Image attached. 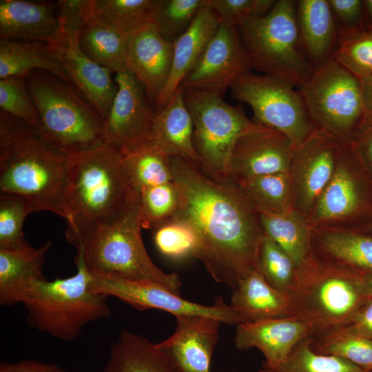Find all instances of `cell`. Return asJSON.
Here are the masks:
<instances>
[{
	"instance_id": "cell-1",
	"label": "cell",
	"mask_w": 372,
	"mask_h": 372,
	"mask_svg": "<svg viewBox=\"0 0 372 372\" xmlns=\"http://www.w3.org/2000/svg\"><path fill=\"white\" fill-rule=\"evenodd\" d=\"M170 163L179 193L172 218L194 229L199 241L196 258L216 282L234 289L256 269L265 234L259 214L231 179H214L197 165L179 157H170Z\"/></svg>"
},
{
	"instance_id": "cell-2",
	"label": "cell",
	"mask_w": 372,
	"mask_h": 372,
	"mask_svg": "<svg viewBox=\"0 0 372 372\" xmlns=\"http://www.w3.org/2000/svg\"><path fill=\"white\" fill-rule=\"evenodd\" d=\"M73 153L42 132L0 110V192L24 197L36 211L68 220L65 192Z\"/></svg>"
},
{
	"instance_id": "cell-3",
	"label": "cell",
	"mask_w": 372,
	"mask_h": 372,
	"mask_svg": "<svg viewBox=\"0 0 372 372\" xmlns=\"http://www.w3.org/2000/svg\"><path fill=\"white\" fill-rule=\"evenodd\" d=\"M135 192L118 149L104 143L73 153L65 198L67 240L76 246L96 227L114 222Z\"/></svg>"
},
{
	"instance_id": "cell-4",
	"label": "cell",
	"mask_w": 372,
	"mask_h": 372,
	"mask_svg": "<svg viewBox=\"0 0 372 372\" xmlns=\"http://www.w3.org/2000/svg\"><path fill=\"white\" fill-rule=\"evenodd\" d=\"M289 294L291 317L309 324L313 335L318 336L346 326L369 300L362 274L313 250L297 269L296 282Z\"/></svg>"
},
{
	"instance_id": "cell-5",
	"label": "cell",
	"mask_w": 372,
	"mask_h": 372,
	"mask_svg": "<svg viewBox=\"0 0 372 372\" xmlns=\"http://www.w3.org/2000/svg\"><path fill=\"white\" fill-rule=\"evenodd\" d=\"M141 228L139 196L135 192L116 220L96 227L76 244L77 255L92 273L156 282L181 296L179 276L164 272L153 262L144 246Z\"/></svg>"
},
{
	"instance_id": "cell-6",
	"label": "cell",
	"mask_w": 372,
	"mask_h": 372,
	"mask_svg": "<svg viewBox=\"0 0 372 372\" xmlns=\"http://www.w3.org/2000/svg\"><path fill=\"white\" fill-rule=\"evenodd\" d=\"M77 271L65 278L37 283L22 301L29 326L51 337L72 341L90 322L108 318L107 296L94 292L92 273L76 254Z\"/></svg>"
},
{
	"instance_id": "cell-7",
	"label": "cell",
	"mask_w": 372,
	"mask_h": 372,
	"mask_svg": "<svg viewBox=\"0 0 372 372\" xmlns=\"http://www.w3.org/2000/svg\"><path fill=\"white\" fill-rule=\"evenodd\" d=\"M25 77L39 115L40 131L51 143L72 153L104 144V121L76 87L45 70Z\"/></svg>"
},
{
	"instance_id": "cell-8",
	"label": "cell",
	"mask_w": 372,
	"mask_h": 372,
	"mask_svg": "<svg viewBox=\"0 0 372 372\" xmlns=\"http://www.w3.org/2000/svg\"><path fill=\"white\" fill-rule=\"evenodd\" d=\"M238 28L251 68L294 87L311 72L313 66L300 41L296 1H277L267 14Z\"/></svg>"
},
{
	"instance_id": "cell-9",
	"label": "cell",
	"mask_w": 372,
	"mask_h": 372,
	"mask_svg": "<svg viewBox=\"0 0 372 372\" xmlns=\"http://www.w3.org/2000/svg\"><path fill=\"white\" fill-rule=\"evenodd\" d=\"M183 90L193 121V143L198 167L214 179H230L228 165L232 147L255 122L247 118L240 105L228 104L217 93Z\"/></svg>"
},
{
	"instance_id": "cell-10",
	"label": "cell",
	"mask_w": 372,
	"mask_h": 372,
	"mask_svg": "<svg viewBox=\"0 0 372 372\" xmlns=\"http://www.w3.org/2000/svg\"><path fill=\"white\" fill-rule=\"evenodd\" d=\"M315 123L340 141L351 140L362 125L359 79L332 56L313 67L299 86Z\"/></svg>"
},
{
	"instance_id": "cell-11",
	"label": "cell",
	"mask_w": 372,
	"mask_h": 372,
	"mask_svg": "<svg viewBox=\"0 0 372 372\" xmlns=\"http://www.w3.org/2000/svg\"><path fill=\"white\" fill-rule=\"evenodd\" d=\"M372 218V177L351 139L340 141L332 176L307 216L311 229L355 227Z\"/></svg>"
},
{
	"instance_id": "cell-12",
	"label": "cell",
	"mask_w": 372,
	"mask_h": 372,
	"mask_svg": "<svg viewBox=\"0 0 372 372\" xmlns=\"http://www.w3.org/2000/svg\"><path fill=\"white\" fill-rule=\"evenodd\" d=\"M230 89L234 99L251 107L255 122L284 134L295 149L318 128L300 92L280 79L249 71Z\"/></svg>"
},
{
	"instance_id": "cell-13",
	"label": "cell",
	"mask_w": 372,
	"mask_h": 372,
	"mask_svg": "<svg viewBox=\"0 0 372 372\" xmlns=\"http://www.w3.org/2000/svg\"><path fill=\"white\" fill-rule=\"evenodd\" d=\"M92 290L107 297H116L134 309H157L175 316L200 315L219 319L229 325L245 322L242 316L221 297L205 306L183 299L162 285L148 281H132L103 274L92 273Z\"/></svg>"
},
{
	"instance_id": "cell-14",
	"label": "cell",
	"mask_w": 372,
	"mask_h": 372,
	"mask_svg": "<svg viewBox=\"0 0 372 372\" xmlns=\"http://www.w3.org/2000/svg\"><path fill=\"white\" fill-rule=\"evenodd\" d=\"M340 141L316 129L293 152L288 174L293 209L307 217L330 180Z\"/></svg>"
},
{
	"instance_id": "cell-15",
	"label": "cell",
	"mask_w": 372,
	"mask_h": 372,
	"mask_svg": "<svg viewBox=\"0 0 372 372\" xmlns=\"http://www.w3.org/2000/svg\"><path fill=\"white\" fill-rule=\"evenodd\" d=\"M118 90L104 121L103 142L120 152L149 140L156 113L146 91L127 70L116 73Z\"/></svg>"
},
{
	"instance_id": "cell-16",
	"label": "cell",
	"mask_w": 372,
	"mask_h": 372,
	"mask_svg": "<svg viewBox=\"0 0 372 372\" xmlns=\"http://www.w3.org/2000/svg\"><path fill=\"white\" fill-rule=\"evenodd\" d=\"M219 25L198 61L183 81V90L217 93L221 96L251 65L237 31Z\"/></svg>"
},
{
	"instance_id": "cell-17",
	"label": "cell",
	"mask_w": 372,
	"mask_h": 372,
	"mask_svg": "<svg viewBox=\"0 0 372 372\" xmlns=\"http://www.w3.org/2000/svg\"><path fill=\"white\" fill-rule=\"evenodd\" d=\"M294 149L284 134L255 122L239 136L232 147L229 178L238 182L267 174L287 173Z\"/></svg>"
},
{
	"instance_id": "cell-18",
	"label": "cell",
	"mask_w": 372,
	"mask_h": 372,
	"mask_svg": "<svg viewBox=\"0 0 372 372\" xmlns=\"http://www.w3.org/2000/svg\"><path fill=\"white\" fill-rule=\"evenodd\" d=\"M176 327L167 339L157 343L180 372H210V362L218 343L216 318L200 315L175 316Z\"/></svg>"
},
{
	"instance_id": "cell-19",
	"label": "cell",
	"mask_w": 372,
	"mask_h": 372,
	"mask_svg": "<svg viewBox=\"0 0 372 372\" xmlns=\"http://www.w3.org/2000/svg\"><path fill=\"white\" fill-rule=\"evenodd\" d=\"M173 55V43L163 38L153 23L129 34L127 70L142 84L152 103L169 79Z\"/></svg>"
},
{
	"instance_id": "cell-20",
	"label": "cell",
	"mask_w": 372,
	"mask_h": 372,
	"mask_svg": "<svg viewBox=\"0 0 372 372\" xmlns=\"http://www.w3.org/2000/svg\"><path fill=\"white\" fill-rule=\"evenodd\" d=\"M0 37L65 46L56 3L24 0L0 1Z\"/></svg>"
},
{
	"instance_id": "cell-21",
	"label": "cell",
	"mask_w": 372,
	"mask_h": 372,
	"mask_svg": "<svg viewBox=\"0 0 372 372\" xmlns=\"http://www.w3.org/2000/svg\"><path fill=\"white\" fill-rule=\"evenodd\" d=\"M313 335L311 327L295 318L287 317L236 325V348L259 349L265 362L276 364L285 360L294 347Z\"/></svg>"
},
{
	"instance_id": "cell-22",
	"label": "cell",
	"mask_w": 372,
	"mask_h": 372,
	"mask_svg": "<svg viewBox=\"0 0 372 372\" xmlns=\"http://www.w3.org/2000/svg\"><path fill=\"white\" fill-rule=\"evenodd\" d=\"M52 245L49 240L37 247L0 249V304L21 303L34 286L45 280L43 265Z\"/></svg>"
},
{
	"instance_id": "cell-23",
	"label": "cell",
	"mask_w": 372,
	"mask_h": 372,
	"mask_svg": "<svg viewBox=\"0 0 372 372\" xmlns=\"http://www.w3.org/2000/svg\"><path fill=\"white\" fill-rule=\"evenodd\" d=\"M193 133L192 118L180 86L163 105L156 110L149 140L169 157H179L198 166Z\"/></svg>"
},
{
	"instance_id": "cell-24",
	"label": "cell",
	"mask_w": 372,
	"mask_h": 372,
	"mask_svg": "<svg viewBox=\"0 0 372 372\" xmlns=\"http://www.w3.org/2000/svg\"><path fill=\"white\" fill-rule=\"evenodd\" d=\"M64 48L65 46L40 41L1 39L0 79L9 76H25L32 71L41 70L74 86L65 64Z\"/></svg>"
},
{
	"instance_id": "cell-25",
	"label": "cell",
	"mask_w": 372,
	"mask_h": 372,
	"mask_svg": "<svg viewBox=\"0 0 372 372\" xmlns=\"http://www.w3.org/2000/svg\"><path fill=\"white\" fill-rule=\"evenodd\" d=\"M219 23L206 3L187 30L174 43V55L169 79L156 105H163L180 87L183 81L202 56Z\"/></svg>"
},
{
	"instance_id": "cell-26",
	"label": "cell",
	"mask_w": 372,
	"mask_h": 372,
	"mask_svg": "<svg viewBox=\"0 0 372 372\" xmlns=\"http://www.w3.org/2000/svg\"><path fill=\"white\" fill-rule=\"evenodd\" d=\"M317 254L362 275H372V236L354 227L311 229Z\"/></svg>"
},
{
	"instance_id": "cell-27",
	"label": "cell",
	"mask_w": 372,
	"mask_h": 372,
	"mask_svg": "<svg viewBox=\"0 0 372 372\" xmlns=\"http://www.w3.org/2000/svg\"><path fill=\"white\" fill-rule=\"evenodd\" d=\"M230 305L245 322L291 317L289 294L271 286L256 268L239 280Z\"/></svg>"
},
{
	"instance_id": "cell-28",
	"label": "cell",
	"mask_w": 372,
	"mask_h": 372,
	"mask_svg": "<svg viewBox=\"0 0 372 372\" xmlns=\"http://www.w3.org/2000/svg\"><path fill=\"white\" fill-rule=\"evenodd\" d=\"M79 41H68L63 59L74 86L105 120L108 116L118 85L109 69L87 58L79 49Z\"/></svg>"
},
{
	"instance_id": "cell-29",
	"label": "cell",
	"mask_w": 372,
	"mask_h": 372,
	"mask_svg": "<svg viewBox=\"0 0 372 372\" xmlns=\"http://www.w3.org/2000/svg\"><path fill=\"white\" fill-rule=\"evenodd\" d=\"M333 14L327 0H301L298 3L297 20L300 41L313 67L332 55L331 51L338 38Z\"/></svg>"
},
{
	"instance_id": "cell-30",
	"label": "cell",
	"mask_w": 372,
	"mask_h": 372,
	"mask_svg": "<svg viewBox=\"0 0 372 372\" xmlns=\"http://www.w3.org/2000/svg\"><path fill=\"white\" fill-rule=\"evenodd\" d=\"M103 372H180L167 355L145 337L123 329L111 346Z\"/></svg>"
},
{
	"instance_id": "cell-31",
	"label": "cell",
	"mask_w": 372,
	"mask_h": 372,
	"mask_svg": "<svg viewBox=\"0 0 372 372\" xmlns=\"http://www.w3.org/2000/svg\"><path fill=\"white\" fill-rule=\"evenodd\" d=\"M259 216L264 234L287 252L297 269L309 258L313 253L311 228L306 216L294 209Z\"/></svg>"
},
{
	"instance_id": "cell-32",
	"label": "cell",
	"mask_w": 372,
	"mask_h": 372,
	"mask_svg": "<svg viewBox=\"0 0 372 372\" xmlns=\"http://www.w3.org/2000/svg\"><path fill=\"white\" fill-rule=\"evenodd\" d=\"M129 34L92 19L82 30L78 45L90 60L115 73L127 70Z\"/></svg>"
},
{
	"instance_id": "cell-33",
	"label": "cell",
	"mask_w": 372,
	"mask_h": 372,
	"mask_svg": "<svg viewBox=\"0 0 372 372\" xmlns=\"http://www.w3.org/2000/svg\"><path fill=\"white\" fill-rule=\"evenodd\" d=\"M121 152L134 192L173 181L170 157L151 140Z\"/></svg>"
},
{
	"instance_id": "cell-34",
	"label": "cell",
	"mask_w": 372,
	"mask_h": 372,
	"mask_svg": "<svg viewBox=\"0 0 372 372\" xmlns=\"http://www.w3.org/2000/svg\"><path fill=\"white\" fill-rule=\"evenodd\" d=\"M308 337L300 342L283 361L263 362L258 372H369L342 358L322 354Z\"/></svg>"
},
{
	"instance_id": "cell-35",
	"label": "cell",
	"mask_w": 372,
	"mask_h": 372,
	"mask_svg": "<svg viewBox=\"0 0 372 372\" xmlns=\"http://www.w3.org/2000/svg\"><path fill=\"white\" fill-rule=\"evenodd\" d=\"M258 214H281L293 209L287 173H276L235 182Z\"/></svg>"
},
{
	"instance_id": "cell-36",
	"label": "cell",
	"mask_w": 372,
	"mask_h": 372,
	"mask_svg": "<svg viewBox=\"0 0 372 372\" xmlns=\"http://www.w3.org/2000/svg\"><path fill=\"white\" fill-rule=\"evenodd\" d=\"M154 0H94L93 19L128 34L152 23Z\"/></svg>"
},
{
	"instance_id": "cell-37",
	"label": "cell",
	"mask_w": 372,
	"mask_h": 372,
	"mask_svg": "<svg viewBox=\"0 0 372 372\" xmlns=\"http://www.w3.org/2000/svg\"><path fill=\"white\" fill-rule=\"evenodd\" d=\"M331 56L358 79L372 76V26L341 28Z\"/></svg>"
},
{
	"instance_id": "cell-38",
	"label": "cell",
	"mask_w": 372,
	"mask_h": 372,
	"mask_svg": "<svg viewBox=\"0 0 372 372\" xmlns=\"http://www.w3.org/2000/svg\"><path fill=\"white\" fill-rule=\"evenodd\" d=\"M313 347L322 354L345 359L366 371H372V340L341 327L320 336Z\"/></svg>"
},
{
	"instance_id": "cell-39",
	"label": "cell",
	"mask_w": 372,
	"mask_h": 372,
	"mask_svg": "<svg viewBox=\"0 0 372 372\" xmlns=\"http://www.w3.org/2000/svg\"><path fill=\"white\" fill-rule=\"evenodd\" d=\"M256 268L271 286L290 293L296 282L297 268L287 252L265 234L258 247Z\"/></svg>"
},
{
	"instance_id": "cell-40",
	"label": "cell",
	"mask_w": 372,
	"mask_h": 372,
	"mask_svg": "<svg viewBox=\"0 0 372 372\" xmlns=\"http://www.w3.org/2000/svg\"><path fill=\"white\" fill-rule=\"evenodd\" d=\"M207 0H154L152 23L174 43L190 26Z\"/></svg>"
},
{
	"instance_id": "cell-41",
	"label": "cell",
	"mask_w": 372,
	"mask_h": 372,
	"mask_svg": "<svg viewBox=\"0 0 372 372\" xmlns=\"http://www.w3.org/2000/svg\"><path fill=\"white\" fill-rule=\"evenodd\" d=\"M36 211L23 196L1 193L0 195V249H19L30 246L22 229L25 217Z\"/></svg>"
},
{
	"instance_id": "cell-42",
	"label": "cell",
	"mask_w": 372,
	"mask_h": 372,
	"mask_svg": "<svg viewBox=\"0 0 372 372\" xmlns=\"http://www.w3.org/2000/svg\"><path fill=\"white\" fill-rule=\"evenodd\" d=\"M143 228L155 229L172 218L179 204V193L173 181L145 188L138 192Z\"/></svg>"
},
{
	"instance_id": "cell-43",
	"label": "cell",
	"mask_w": 372,
	"mask_h": 372,
	"mask_svg": "<svg viewBox=\"0 0 372 372\" xmlns=\"http://www.w3.org/2000/svg\"><path fill=\"white\" fill-rule=\"evenodd\" d=\"M154 241L163 255L173 259L196 257L199 248L194 229L187 222L174 218L154 229Z\"/></svg>"
},
{
	"instance_id": "cell-44",
	"label": "cell",
	"mask_w": 372,
	"mask_h": 372,
	"mask_svg": "<svg viewBox=\"0 0 372 372\" xmlns=\"http://www.w3.org/2000/svg\"><path fill=\"white\" fill-rule=\"evenodd\" d=\"M0 107L1 110L41 130L39 115L25 76L1 79Z\"/></svg>"
},
{
	"instance_id": "cell-45",
	"label": "cell",
	"mask_w": 372,
	"mask_h": 372,
	"mask_svg": "<svg viewBox=\"0 0 372 372\" xmlns=\"http://www.w3.org/2000/svg\"><path fill=\"white\" fill-rule=\"evenodd\" d=\"M274 0H207V4L219 25L238 28L251 19L267 14Z\"/></svg>"
},
{
	"instance_id": "cell-46",
	"label": "cell",
	"mask_w": 372,
	"mask_h": 372,
	"mask_svg": "<svg viewBox=\"0 0 372 372\" xmlns=\"http://www.w3.org/2000/svg\"><path fill=\"white\" fill-rule=\"evenodd\" d=\"M56 3L62 30L68 41H79L93 19L94 0H59Z\"/></svg>"
},
{
	"instance_id": "cell-47",
	"label": "cell",
	"mask_w": 372,
	"mask_h": 372,
	"mask_svg": "<svg viewBox=\"0 0 372 372\" xmlns=\"http://www.w3.org/2000/svg\"><path fill=\"white\" fill-rule=\"evenodd\" d=\"M347 331L372 340V298L367 300L344 327Z\"/></svg>"
},
{
	"instance_id": "cell-48",
	"label": "cell",
	"mask_w": 372,
	"mask_h": 372,
	"mask_svg": "<svg viewBox=\"0 0 372 372\" xmlns=\"http://www.w3.org/2000/svg\"><path fill=\"white\" fill-rule=\"evenodd\" d=\"M0 372H66L53 363H45L35 360H21L15 362H3Z\"/></svg>"
},
{
	"instance_id": "cell-49",
	"label": "cell",
	"mask_w": 372,
	"mask_h": 372,
	"mask_svg": "<svg viewBox=\"0 0 372 372\" xmlns=\"http://www.w3.org/2000/svg\"><path fill=\"white\" fill-rule=\"evenodd\" d=\"M329 3L333 13L345 24L344 27L354 26L353 23L358 20L361 13V1L329 0Z\"/></svg>"
},
{
	"instance_id": "cell-50",
	"label": "cell",
	"mask_w": 372,
	"mask_h": 372,
	"mask_svg": "<svg viewBox=\"0 0 372 372\" xmlns=\"http://www.w3.org/2000/svg\"><path fill=\"white\" fill-rule=\"evenodd\" d=\"M372 177V125H362L351 138Z\"/></svg>"
},
{
	"instance_id": "cell-51",
	"label": "cell",
	"mask_w": 372,
	"mask_h": 372,
	"mask_svg": "<svg viewBox=\"0 0 372 372\" xmlns=\"http://www.w3.org/2000/svg\"><path fill=\"white\" fill-rule=\"evenodd\" d=\"M360 85L362 125H372V76L359 78Z\"/></svg>"
},
{
	"instance_id": "cell-52",
	"label": "cell",
	"mask_w": 372,
	"mask_h": 372,
	"mask_svg": "<svg viewBox=\"0 0 372 372\" xmlns=\"http://www.w3.org/2000/svg\"><path fill=\"white\" fill-rule=\"evenodd\" d=\"M363 282L368 298H372V275H363Z\"/></svg>"
},
{
	"instance_id": "cell-53",
	"label": "cell",
	"mask_w": 372,
	"mask_h": 372,
	"mask_svg": "<svg viewBox=\"0 0 372 372\" xmlns=\"http://www.w3.org/2000/svg\"><path fill=\"white\" fill-rule=\"evenodd\" d=\"M354 228H356L362 231L372 234V218L364 222V223L357 227H355Z\"/></svg>"
},
{
	"instance_id": "cell-54",
	"label": "cell",
	"mask_w": 372,
	"mask_h": 372,
	"mask_svg": "<svg viewBox=\"0 0 372 372\" xmlns=\"http://www.w3.org/2000/svg\"><path fill=\"white\" fill-rule=\"evenodd\" d=\"M368 14L372 19V0H366L364 1Z\"/></svg>"
},
{
	"instance_id": "cell-55",
	"label": "cell",
	"mask_w": 372,
	"mask_h": 372,
	"mask_svg": "<svg viewBox=\"0 0 372 372\" xmlns=\"http://www.w3.org/2000/svg\"><path fill=\"white\" fill-rule=\"evenodd\" d=\"M369 372H372V371H369Z\"/></svg>"
}]
</instances>
